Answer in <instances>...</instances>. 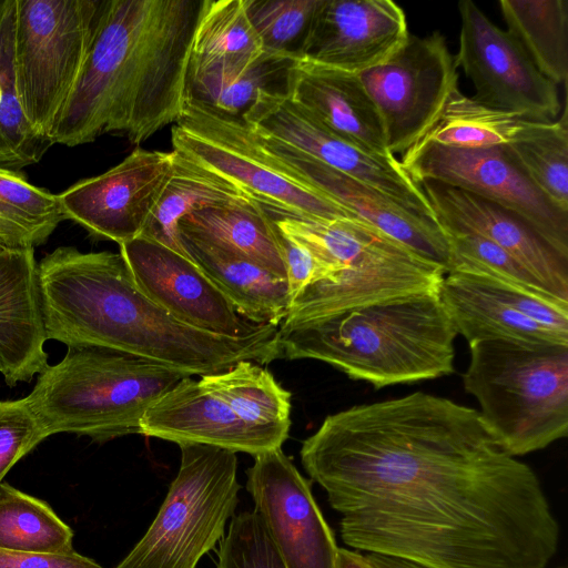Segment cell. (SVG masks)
Here are the masks:
<instances>
[{"label":"cell","instance_id":"4dcf8cb0","mask_svg":"<svg viewBox=\"0 0 568 568\" xmlns=\"http://www.w3.org/2000/svg\"><path fill=\"white\" fill-rule=\"evenodd\" d=\"M17 0H0V169L20 172L38 163L53 142L27 119L14 69Z\"/></svg>","mask_w":568,"mask_h":568},{"label":"cell","instance_id":"836d02e7","mask_svg":"<svg viewBox=\"0 0 568 568\" xmlns=\"http://www.w3.org/2000/svg\"><path fill=\"white\" fill-rule=\"evenodd\" d=\"M200 381L246 423L290 433L291 394L263 365L241 361Z\"/></svg>","mask_w":568,"mask_h":568},{"label":"cell","instance_id":"d6a6232c","mask_svg":"<svg viewBox=\"0 0 568 568\" xmlns=\"http://www.w3.org/2000/svg\"><path fill=\"white\" fill-rule=\"evenodd\" d=\"M64 220L58 194L32 185L21 172L0 169V247L42 245Z\"/></svg>","mask_w":568,"mask_h":568},{"label":"cell","instance_id":"7a4b0ae2","mask_svg":"<svg viewBox=\"0 0 568 568\" xmlns=\"http://www.w3.org/2000/svg\"><path fill=\"white\" fill-rule=\"evenodd\" d=\"M38 275L47 341L122 352L200 377L281 357L278 326L229 337L180 322L136 286L120 252L59 246L38 263Z\"/></svg>","mask_w":568,"mask_h":568},{"label":"cell","instance_id":"ee69618b","mask_svg":"<svg viewBox=\"0 0 568 568\" xmlns=\"http://www.w3.org/2000/svg\"><path fill=\"white\" fill-rule=\"evenodd\" d=\"M337 568H373L358 551L338 548Z\"/></svg>","mask_w":568,"mask_h":568},{"label":"cell","instance_id":"4316f807","mask_svg":"<svg viewBox=\"0 0 568 568\" xmlns=\"http://www.w3.org/2000/svg\"><path fill=\"white\" fill-rule=\"evenodd\" d=\"M552 123L486 106L457 89L435 121L408 150L427 144L457 149L504 146L537 135Z\"/></svg>","mask_w":568,"mask_h":568},{"label":"cell","instance_id":"30bf717a","mask_svg":"<svg viewBox=\"0 0 568 568\" xmlns=\"http://www.w3.org/2000/svg\"><path fill=\"white\" fill-rule=\"evenodd\" d=\"M102 3L17 0L14 69L20 102L31 125L50 140L85 64Z\"/></svg>","mask_w":568,"mask_h":568},{"label":"cell","instance_id":"5b68a950","mask_svg":"<svg viewBox=\"0 0 568 568\" xmlns=\"http://www.w3.org/2000/svg\"><path fill=\"white\" fill-rule=\"evenodd\" d=\"M275 223L339 271L334 281L314 283L296 295L278 326L438 292L446 274L440 265L358 219L280 216Z\"/></svg>","mask_w":568,"mask_h":568},{"label":"cell","instance_id":"7c38bea8","mask_svg":"<svg viewBox=\"0 0 568 568\" xmlns=\"http://www.w3.org/2000/svg\"><path fill=\"white\" fill-rule=\"evenodd\" d=\"M417 183L437 182L464 190L518 214L568 257V212L546 197L504 146L457 149L427 144L399 161Z\"/></svg>","mask_w":568,"mask_h":568},{"label":"cell","instance_id":"6da1fadb","mask_svg":"<svg viewBox=\"0 0 568 568\" xmlns=\"http://www.w3.org/2000/svg\"><path fill=\"white\" fill-rule=\"evenodd\" d=\"M351 548L423 568H546L560 529L475 408L414 392L328 415L301 448Z\"/></svg>","mask_w":568,"mask_h":568},{"label":"cell","instance_id":"d590c367","mask_svg":"<svg viewBox=\"0 0 568 568\" xmlns=\"http://www.w3.org/2000/svg\"><path fill=\"white\" fill-rule=\"evenodd\" d=\"M544 132L504 145L530 182L555 205L568 212L567 108Z\"/></svg>","mask_w":568,"mask_h":568},{"label":"cell","instance_id":"8992f818","mask_svg":"<svg viewBox=\"0 0 568 568\" xmlns=\"http://www.w3.org/2000/svg\"><path fill=\"white\" fill-rule=\"evenodd\" d=\"M189 374L101 347H68L26 396L47 436L70 433L98 443L141 434L148 408Z\"/></svg>","mask_w":568,"mask_h":568},{"label":"cell","instance_id":"277c9868","mask_svg":"<svg viewBox=\"0 0 568 568\" xmlns=\"http://www.w3.org/2000/svg\"><path fill=\"white\" fill-rule=\"evenodd\" d=\"M456 327L439 291L278 326L281 357L327 363L376 388L454 372Z\"/></svg>","mask_w":568,"mask_h":568},{"label":"cell","instance_id":"9a60e30c","mask_svg":"<svg viewBox=\"0 0 568 568\" xmlns=\"http://www.w3.org/2000/svg\"><path fill=\"white\" fill-rule=\"evenodd\" d=\"M439 297L457 334L486 339L568 344V302L469 272H448Z\"/></svg>","mask_w":568,"mask_h":568},{"label":"cell","instance_id":"5bb4252c","mask_svg":"<svg viewBox=\"0 0 568 568\" xmlns=\"http://www.w3.org/2000/svg\"><path fill=\"white\" fill-rule=\"evenodd\" d=\"M242 118L255 132L286 143L437 222L423 190L399 160L369 154L341 139L286 93L261 92Z\"/></svg>","mask_w":568,"mask_h":568},{"label":"cell","instance_id":"d6986e66","mask_svg":"<svg viewBox=\"0 0 568 568\" xmlns=\"http://www.w3.org/2000/svg\"><path fill=\"white\" fill-rule=\"evenodd\" d=\"M119 246L136 286L180 322L229 337L263 326L245 320L184 254L143 235Z\"/></svg>","mask_w":568,"mask_h":568},{"label":"cell","instance_id":"2e32d148","mask_svg":"<svg viewBox=\"0 0 568 568\" xmlns=\"http://www.w3.org/2000/svg\"><path fill=\"white\" fill-rule=\"evenodd\" d=\"M175 152L136 148L106 172L58 194L68 220L119 245L140 236L169 182Z\"/></svg>","mask_w":568,"mask_h":568},{"label":"cell","instance_id":"44dd1931","mask_svg":"<svg viewBox=\"0 0 568 568\" xmlns=\"http://www.w3.org/2000/svg\"><path fill=\"white\" fill-rule=\"evenodd\" d=\"M445 231L495 243L528 268L555 297L568 302V257L518 214L491 201L433 181L418 184Z\"/></svg>","mask_w":568,"mask_h":568},{"label":"cell","instance_id":"b9f144b4","mask_svg":"<svg viewBox=\"0 0 568 568\" xmlns=\"http://www.w3.org/2000/svg\"><path fill=\"white\" fill-rule=\"evenodd\" d=\"M0 568H102L93 559L70 552H32L0 548Z\"/></svg>","mask_w":568,"mask_h":568},{"label":"cell","instance_id":"8fae6325","mask_svg":"<svg viewBox=\"0 0 568 568\" xmlns=\"http://www.w3.org/2000/svg\"><path fill=\"white\" fill-rule=\"evenodd\" d=\"M358 75L381 113L393 156L419 140L458 89L454 55L438 31L409 34L392 57Z\"/></svg>","mask_w":568,"mask_h":568},{"label":"cell","instance_id":"74e56055","mask_svg":"<svg viewBox=\"0 0 568 568\" xmlns=\"http://www.w3.org/2000/svg\"><path fill=\"white\" fill-rule=\"evenodd\" d=\"M322 0H245L266 52L298 59Z\"/></svg>","mask_w":568,"mask_h":568},{"label":"cell","instance_id":"ffe728a7","mask_svg":"<svg viewBox=\"0 0 568 568\" xmlns=\"http://www.w3.org/2000/svg\"><path fill=\"white\" fill-rule=\"evenodd\" d=\"M409 36L390 0H322L298 59L361 74L387 60Z\"/></svg>","mask_w":568,"mask_h":568},{"label":"cell","instance_id":"7402d4cb","mask_svg":"<svg viewBox=\"0 0 568 568\" xmlns=\"http://www.w3.org/2000/svg\"><path fill=\"white\" fill-rule=\"evenodd\" d=\"M141 434L179 446L200 444L253 456L282 447L288 437L286 432L246 423L201 381L191 377L148 408Z\"/></svg>","mask_w":568,"mask_h":568},{"label":"cell","instance_id":"8d00e7d4","mask_svg":"<svg viewBox=\"0 0 568 568\" xmlns=\"http://www.w3.org/2000/svg\"><path fill=\"white\" fill-rule=\"evenodd\" d=\"M444 232L449 246L447 273L485 275L529 293L554 296L518 260L489 240L473 233Z\"/></svg>","mask_w":568,"mask_h":568},{"label":"cell","instance_id":"ba28073f","mask_svg":"<svg viewBox=\"0 0 568 568\" xmlns=\"http://www.w3.org/2000/svg\"><path fill=\"white\" fill-rule=\"evenodd\" d=\"M181 463L144 536L115 568H196L224 537L239 503L236 453L180 445Z\"/></svg>","mask_w":568,"mask_h":568},{"label":"cell","instance_id":"f1b7e54d","mask_svg":"<svg viewBox=\"0 0 568 568\" xmlns=\"http://www.w3.org/2000/svg\"><path fill=\"white\" fill-rule=\"evenodd\" d=\"M245 199L250 197L232 182L175 152L172 175L141 235L184 254L179 239V222L184 216Z\"/></svg>","mask_w":568,"mask_h":568},{"label":"cell","instance_id":"cb8c5ba5","mask_svg":"<svg viewBox=\"0 0 568 568\" xmlns=\"http://www.w3.org/2000/svg\"><path fill=\"white\" fill-rule=\"evenodd\" d=\"M34 248L0 258V373L8 386L31 382L48 364Z\"/></svg>","mask_w":568,"mask_h":568},{"label":"cell","instance_id":"60d3db41","mask_svg":"<svg viewBox=\"0 0 568 568\" xmlns=\"http://www.w3.org/2000/svg\"><path fill=\"white\" fill-rule=\"evenodd\" d=\"M280 240L286 268V283L292 301L307 286L317 282H332L336 278L338 272L306 245L281 231Z\"/></svg>","mask_w":568,"mask_h":568},{"label":"cell","instance_id":"7bdbcfd3","mask_svg":"<svg viewBox=\"0 0 568 568\" xmlns=\"http://www.w3.org/2000/svg\"><path fill=\"white\" fill-rule=\"evenodd\" d=\"M364 557L373 568H423L409 560L382 554L368 552Z\"/></svg>","mask_w":568,"mask_h":568},{"label":"cell","instance_id":"1f68e13d","mask_svg":"<svg viewBox=\"0 0 568 568\" xmlns=\"http://www.w3.org/2000/svg\"><path fill=\"white\" fill-rule=\"evenodd\" d=\"M265 53L246 12L245 0H205L189 68L247 67Z\"/></svg>","mask_w":568,"mask_h":568},{"label":"cell","instance_id":"e575fe53","mask_svg":"<svg viewBox=\"0 0 568 568\" xmlns=\"http://www.w3.org/2000/svg\"><path fill=\"white\" fill-rule=\"evenodd\" d=\"M0 548L32 552L73 551V531L50 505L0 484Z\"/></svg>","mask_w":568,"mask_h":568},{"label":"cell","instance_id":"52a82bcc","mask_svg":"<svg viewBox=\"0 0 568 568\" xmlns=\"http://www.w3.org/2000/svg\"><path fill=\"white\" fill-rule=\"evenodd\" d=\"M465 390L513 457L544 449L568 434V344L486 339L469 344Z\"/></svg>","mask_w":568,"mask_h":568},{"label":"cell","instance_id":"484cf974","mask_svg":"<svg viewBox=\"0 0 568 568\" xmlns=\"http://www.w3.org/2000/svg\"><path fill=\"white\" fill-rule=\"evenodd\" d=\"M179 232L250 260L286 281L280 231L272 214L251 199L193 211L179 222Z\"/></svg>","mask_w":568,"mask_h":568},{"label":"cell","instance_id":"ab89813d","mask_svg":"<svg viewBox=\"0 0 568 568\" xmlns=\"http://www.w3.org/2000/svg\"><path fill=\"white\" fill-rule=\"evenodd\" d=\"M47 438L26 397L0 400V484L14 464Z\"/></svg>","mask_w":568,"mask_h":568},{"label":"cell","instance_id":"ac0fdd59","mask_svg":"<svg viewBox=\"0 0 568 568\" xmlns=\"http://www.w3.org/2000/svg\"><path fill=\"white\" fill-rule=\"evenodd\" d=\"M251 128V126H250ZM260 145L285 173L444 267L449 265V246L437 222L425 219L385 193L353 179L304 152L253 130Z\"/></svg>","mask_w":568,"mask_h":568},{"label":"cell","instance_id":"9c48e42d","mask_svg":"<svg viewBox=\"0 0 568 568\" xmlns=\"http://www.w3.org/2000/svg\"><path fill=\"white\" fill-rule=\"evenodd\" d=\"M175 123V152L232 182L272 215L308 221L357 219L283 172L243 118L186 99Z\"/></svg>","mask_w":568,"mask_h":568},{"label":"cell","instance_id":"83f0119b","mask_svg":"<svg viewBox=\"0 0 568 568\" xmlns=\"http://www.w3.org/2000/svg\"><path fill=\"white\" fill-rule=\"evenodd\" d=\"M295 59L266 52L247 67L189 68L186 99L221 113L243 116L263 91L286 93Z\"/></svg>","mask_w":568,"mask_h":568},{"label":"cell","instance_id":"f6af8a7d","mask_svg":"<svg viewBox=\"0 0 568 568\" xmlns=\"http://www.w3.org/2000/svg\"><path fill=\"white\" fill-rule=\"evenodd\" d=\"M4 251H6V248L0 247V258L3 255Z\"/></svg>","mask_w":568,"mask_h":568},{"label":"cell","instance_id":"e0dca14e","mask_svg":"<svg viewBox=\"0 0 568 568\" xmlns=\"http://www.w3.org/2000/svg\"><path fill=\"white\" fill-rule=\"evenodd\" d=\"M246 488L286 568H337L334 535L281 447L254 456Z\"/></svg>","mask_w":568,"mask_h":568},{"label":"cell","instance_id":"4fadbf2b","mask_svg":"<svg viewBox=\"0 0 568 568\" xmlns=\"http://www.w3.org/2000/svg\"><path fill=\"white\" fill-rule=\"evenodd\" d=\"M460 32L454 55L475 88L477 102L525 118L552 122L561 113L558 89L514 38L470 1L458 3Z\"/></svg>","mask_w":568,"mask_h":568},{"label":"cell","instance_id":"d4e9b609","mask_svg":"<svg viewBox=\"0 0 568 568\" xmlns=\"http://www.w3.org/2000/svg\"><path fill=\"white\" fill-rule=\"evenodd\" d=\"M184 254L255 325L278 326L292 302L285 280L242 256L179 232Z\"/></svg>","mask_w":568,"mask_h":568},{"label":"cell","instance_id":"f546056e","mask_svg":"<svg viewBox=\"0 0 568 568\" xmlns=\"http://www.w3.org/2000/svg\"><path fill=\"white\" fill-rule=\"evenodd\" d=\"M507 32L556 85L568 77V1L500 0Z\"/></svg>","mask_w":568,"mask_h":568},{"label":"cell","instance_id":"603a6c76","mask_svg":"<svg viewBox=\"0 0 568 568\" xmlns=\"http://www.w3.org/2000/svg\"><path fill=\"white\" fill-rule=\"evenodd\" d=\"M286 95L356 148L393 156L381 113L359 75L296 59L288 70Z\"/></svg>","mask_w":568,"mask_h":568},{"label":"cell","instance_id":"f35d334b","mask_svg":"<svg viewBox=\"0 0 568 568\" xmlns=\"http://www.w3.org/2000/svg\"><path fill=\"white\" fill-rule=\"evenodd\" d=\"M215 568H286L266 527L256 513L242 511L222 538Z\"/></svg>","mask_w":568,"mask_h":568},{"label":"cell","instance_id":"3957f363","mask_svg":"<svg viewBox=\"0 0 568 568\" xmlns=\"http://www.w3.org/2000/svg\"><path fill=\"white\" fill-rule=\"evenodd\" d=\"M205 0H103L79 80L51 140L77 146L105 133L140 144L183 114Z\"/></svg>","mask_w":568,"mask_h":568}]
</instances>
